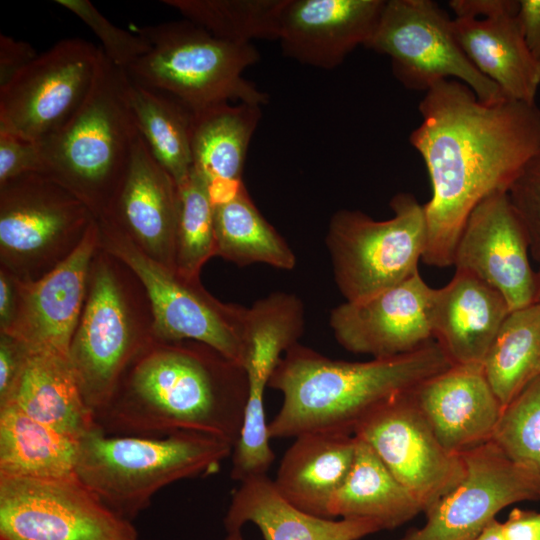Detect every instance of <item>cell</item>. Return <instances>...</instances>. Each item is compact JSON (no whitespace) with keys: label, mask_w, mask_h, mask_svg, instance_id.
I'll use <instances>...</instances> for the list:
<instances>
[{"label":"cell","mask_w":540,"mask_h":540,"mask_svg":"<svg viewBox=\"0 0 540 540\" xmlns=\"http://www.w3.org/2000/svg\"><path fill=\"white\" fill-rule=\"evenodd\" d=\"M57 4L75 14L100 39L106 57L116 67L125 70L150 50L148 41L113 25L88 0H55Z\"/></svg>","instance_id":"37"},{"label":"cell","mask_w":540,"mask_h":540,"mask_svg":"<svg viewBox=\"0 0 540 540\" xmlns=\"http://www.w3.org/2000/svg\"><path fill=\"white\" fill-rule=\"evenodd\" d=\"M38 55L28 42L0 34V87L6 85Z\"/></svg>","instance_id":"41"},{"label":"cell","mask_w":540,"mask_h":540,"mask_svg":"<svg viewBox=\"0 0 540 540\" xmlns=\"http://www.w3.org/2000/svg\"><path fill=\"white\" fill-rule=\"evenodd\" d=\"M224 540H244L242 530L228 531Z\"/></svg>","instance_id":"48"},{"label":"cell","mask_w":540,"mask_h":540,"mask_svg":"<svg viewBox=\"0 0 540 540\" xmlns=\"http://www.w3.org/2000/svg\"><path fill=\"white\" fill-rule=\"evenodd\" d=\"M79 439L41 423L13 404L0 406V476H74Z\"/></svg>","instance_id":"29"},{"label":"cell","mask_w":540,"mask_h":540,"mask_svg":"<svg viewBox=\"0 0 540 540\" xmlns=\"http://www.w3.org/2000/svg\"><path fill=\"white\" fill-rule=\"evenodd\" d=\"M411 393L374 412L354 436L373 449L426 514L462 480L465 466L461 455L439 442Z\"/></svg>","instance_id":"16"},{"label":"cell","mask_w":540,"mask_h":540,"mask_svg":"<svg viewBox=\"0 0 540 540\" xmlns=\"http://www.w3.org/2000/svg\"><path fill=\"white\" fill-rule=\"evenodd\" d=\"M449 6L455 18L484 19L518 10L514 0H452Z\"/></svg>","instance_id":"42"},{"label":"cell","mask_w":540,"mask_h":540,"mask_svg":"<svg viewBox=\"0 0 540 540\" xmlns=\"http://www.w3.org/2000/svg\"><path fill=\"white\" fill-rule=\"evenodd\" d=\"M127 95L140 136L156 161L179 186L193 168V112L172 96L141 86L129 78Z\"/></svg>","instance_id":"31"},{"label":"cell","mask_w":540,"mask_h":540,"mask_svg":"<svg viewBox=\"0 0 540 540\" xmlns=\"http://www.w3.org/2000/svg\"><path fill=\"white\" fill-rule=\"evenodd\" d=\"M247 394L243 367L208 345L154 341L129 365L95 422L111 435L157 437L189 431L234 447Z\"/></svg>","instance_id":"2"},{"label":"cell","mask_w":540,"mask_h":540,"mask_svg":"<svg viewBox=\"0 0 540 540\" xmlns=\"http://www.w3.org/2000/svg\"><path fill=\"white\" fill-rule=\"evenodd\" d=\"M356 448L354 435L301 434L284 453L274 485L293 506L329 518V507L351 470Z\"/></svg>","instance_id":"25"},{"label":"cell","mask_w":540,"mask_h":540,"mask_svg":"<svg viewBox=\"0 0 540 540\" xmlns=\"http://www.w3.org/2000/svg\"><path fill=\"white\" fill-rule=\"evenodd\" d=\"M213 208L216 256L240 267L262 263L280 270L295 268L294 251L246 188L234 200Z\"/></svg>","instance_id":"32"},{"label":"cell","mask_w":540,"mask_h":540,"mask_svg":"<svg viewBox=\"0 0 540 540\" xmlns=\"http://www.w3.org/2000/svg\"><path fill=\"white\" fill-rule=\"evenodd\" d=\"M491 441L540 477V375L503 408Z\"/></svg>","instance_id":"36"},{"label":"cell","mask_w":540,"mask_h":540,"mask_svg":"<svg viewBox=\"0 0 540 540\" xmlns=\"http://www.w3.org/2000/svg\"><path fill=\"white\" fill-rule=\"evenodd\" d=\"M178 189L176 272L187 280H199L204 264L216 256L214 208L207 182L193 170Z\"/></svg>","instance_id":"35"},{"label":"cell","mask_w":540,"mask_h":540,"mask_svg":"<svg viewBox=\"0 0 540 540\" xmlns=\"http://www.w3.org/2000/svg\"><path fill=\"white\" fill-rule=\"evenodd\" d=\"M178 215V185L139 135L127 174L103 217L114 221L148 257L176 271Z\"/></svg>","instance_id":"22"},{"label":"cell","mask_w":540,"mask_h":540,"mask_svg":"<svg viewBox=\"0 0 540 540\" xmlns=\"http://www.w3.org/2000/svg\"><path fill=\"white\" fill-rule=\"evenodd\" d=\"M530 242V251L540 257V148L525 163L507 190Z\"/></svg>","instance_id":"38"},{"label":"cell","mask_w":540,"mask_h":540,"mask_svg":"<svg viewBox=\"0 0 540 540\" xmlns=\"http://www.w3.org/2000/svg\"><path fill=\"white\" fill-rule=\"evenodd\" d=\"M411 396L442 446L456 455L491 441L503 411L482 364L451 365Z\"/></svg>","instance_id":"21"},{"label":"cell","mask_w":540,"mask_h":540,"mask_svg":"<svg viewBox=\"0 0 540 540\" xmlns=\"http://www.w3.org/2000/svg\"><path fill=\"white\" fill-rule=\"evenodd\" d=\"M365 47L388 56L394 76L410 90L426 92L454 78L484 103L508 99L472 65L455 37L453 19L432 0L386 1Z\"/></svg>","instance_id":"11"},{"label":"cell","mask_w":540,"mask_h":540,"mask_svg":"<svg viewBox=\"0 0 540 540\" xmlns=\"http://www.w3.org/2000/svg\"><path fill=\"white\" fill-rule=\"evenodd\" d=\"M134 31L150 50L124 70L131 81L172 96L192 112L231 101L268 103L267 93L243 76L260 58L252 43L219 39L186 19Z\"/></svg>","instance_id":"6"},{"label":"cell","mask_w":540,"mask_h":540,"mask_svg":"<svg viewBox=\"0 0 540 540\" xmlns=\"http://www.w3.org/2000/svg\"><path fill=\"white\" fill-rule=\"evenodd\" d=\"M30 351L16 338L0 333V405L11 396Z\"/></svg>","instance_id":"40"},{"label":"cell","mask_w":540,"mask_h":540,"mask_svg":"<svg viewBox=\"0 0 540 540\" xmlns=\"http://www.w3.org/2000/svg\"><path fill=\"white\" fill-rule=\"evenodd\" d=\"M127 83L125 71L101 48L87 97L65 125L38 143L42 174L82 200L96 218L110 211L140 135Z\"/></svg>","instance_id":"4"},{"label":"cell","mask_w":540,"mask_h":540,"mask_svg":"<svg viewBox=\"0 0 540 540\" xmlns=\"http://www.w3.org/2000/svg\"><path fill=\"white\" fill-rule=\"evenodd\" d=\"M304 327V304L293 293L274 292L247 307L241 366L248 394L241 432L231 455L233 480L265 475L275 459L264 394L280 359L299 343Z\"/></svg>","instance_id":"13"},{"label":"cell","mask_w":540,"mask_h":540,"mask_svg":"<svg viewBox=\"0 0 540 540\" xmlns=\"http://www.w3.org/2000/svg\"><path fill=\"white\" fill-rule=\"evenodd\" d=\"M421 512L417 500L373 449L357 438L353 465L333 497L329 518L366 519L377 523L381 530H392Z\"/></svg>","instance_id":"28"},{"label":"cell","mask_w":540,"mask_h":540,"mask_svg":"<svg viewBox=\"0 0 540 540\" xmlns=\"http://www.w3.org/2000/svg\"><path fill=\"white\" fill-rule=\"evenodd\" d=\"M482 365L503 408L540 375V302L510 311Z\"/></svg>","instance_id":"33"},{"label":"cell","mask_w":540,"mask_h":540,"mask_svg":"<svg viewBox=\"0 0 540 540\" xmlns=\"http://www.w3.org/2000/svg\"><path fill=\"white\" fill-rule=\"evenodd\" d=\"M99 249L97 218L74 251L36 280L18 279V305L6 333L30 352L68 357L87 295L90 267Z\"/></svg>","instance_id":"19"},{"label":"cell","mask_w":540,"mask_h":540,"mask_svg":"<svg viewBox=\"0 0 540 540\" xmlns=\"http://www.w3.org/2000/svg\"><path fill=\"white\" fill-rule=\"evenodd\" d=\"M18 305V279L7 269L0 270V332L12 324Z\"/></svg>","instance_id":"45"},{"label":"cell","mask_w":540,"mask_h":540,"mask_svg":"<svg viewBox=\"0 0 540 540\" xmlns=\"http://www.w3.org/2000/svg\"><path fill=\"white\" fill-rule=\"evenodd\" d=\"M99 248L124 264L149 302L159 342L196 341L242 363L247 307L223 303L199 280H187L143 253L110 218H97Z\"/></svg>","instance_id":"9"},{"label":"cell","mask_w":540,"mask_h":540,"mask_svg":"<svg viewBox=\"0 0 540 540\" xmlns=\"http://www.w3.org/2000/svg\"><path fill=\"white\" fill-rule=\"evenodd\" d=\"M509 313L497 290L466 271L456 270L448 284L435 289L433 339L452 365L483 364Z\"/></svg>","instance_id":"23"},{"label":"cell","mask_w":540,"mask_h":540,"mask_svg":"<svg viewBox=\"0 0 540 540\" xmlns=\"http://www.w3.org/2000/svg\"><path fill=\"white\" fill-rule=\"evenodd\" d=\"M42 172L39 144L0 130V185L25 174Z\"/></svg>","instance_id":"39"},{"label":"cell","mask_w":540,"mask_h":540,"mask_svg":"<svg viewBox=\"0 0 540 540\" xmlns=\"http://www.w3.org/2000/svg\"><path fill=\"white\" fill-rule=\"evenodd\" d=\"M421 123L409 137L425 162L432 186L424 204V263L453 265L463 227L487 196L508 190L540 148V108L504 99L487 104L464 83L444 80L425 92Z\"/></svg>","instance_id":"1"},{"label":"cell","mask_w":540,"mask_h":540,"mask_svg":"<svg viewBox=\"0 0 540 540\" xmlns=\"http://www.w3.org/2000/svg\"><path fill=\"white\" fill-rule=\"evenodd\" d=\"M262 106L220 103L193 112L192 170L207 183L214 179H242L252 136Z\"/></svg>","instance_id":"30"},{"label":"cell","mask_w":540,"mask_h":540,"mask_svg":"<svg viewBox=\"0 0 540 540\" xmlns=\"http://www.w3.org/2000/svg\"><path fill=\"white\" fill-rule=\"evenodd\" d=\"M287 0H163L186 20L233 43L278 40Z\"/></svg>","instance_id":"34"},{"label":"cell","mask_w":540,"mask_h":540,"mask_svg":"<svg viewBox=\"0 0 540 540\" xmlns=\"http://www.w3.org/2000/svg\"><path fill=\"white\" fill-rule=\"evenodd\" d=\"M517 11L484 19L454 18L453 29L472 65L506 98L536 103L540 64L525 42Z\"/></svg>","instance_id":"26"},{"label":"cell","mask_w":540,"mask_h":540,"mask_svg":"<svg viewBox=\"0 0 540 540\" xmlns=\"http://www.w3.org/2000/svg\"><path fill=\"white\" fill-rule=\"evenodd\" d=\"M254 524L264 540H359L381 530L366 519L318 517L285 500L272 479L259 475L240 482L224 517L226 531Z\"/></svg>","instance_id":"24"},{"label":"cell","mask_w":540,"mask_h":540,"mask_svg":"<svg viewBox=\"0 0 540 540\" xmlns=\"http://www.w3.org/2000/svg\"><path fill=\"white\" fill-rule=\"evenodd\" d=\"M529 249L528 235L507 192L497 191L470 213L453 265L497 290L513 311L536 302V272L530 265Z\"/></svg>","instance_id":"18"},{"label":"cell","mask_w":540,"mask_h":540,"mask_svg":"<svg viewBox=\"0 0 540 540\" xmlns=\"http://www.w3.org/2000/svg\"><path fill=\"white\" fill-rule=\"evenodd\" d=\"M101 48L60 40L0 87V130L40 143L79 109L94 81Z\"/></svg>","instance_id":"14"},{"label":"cell","mask_w":540,"mask_h":540,"mask_svg":"<svg viewBox=\"0 0 540 540\" xmlns=\"http://www.w3.org/2000/svg\"><path fill=\"white\" fill-rule=\"evenodd\" d=\"M385 0H287L278 40L283 53L320 69H334L373 35Z\"/></svg>","instance_id":"20"},{"label":"cell","mask_w":540,"mask_h":540,"mask_svg":"<svg viewBox=\"0 0 540 540\" xmlns=\"http://www.w3.org/2000/svg\"><path fill=\"white\" fill-rule=\"evenodd\" d=\"M0 540H139V534L76 475L0 476Z\"/></svg>","instance_id":"12"},{"label":"cell","mask_w":540,"mask_h":540,"mask_svg":"<svg viewBox=\"0 0 540 540\" xmlns=\"http://www.w3.org/2000/svg\"><path fill=\"white\" fill-rule=\"evenodd\" d=\"M539 263V269L536 272V281H537V294H536V302H540V257L538 258Z\"/></svg>","instance_id":"49"},{"label":"cell","mask_w":540,"mask_h":540,"mask_svg":"<svg viewBox=\"0 0 540 540\" xmlns=\"http://www.w3.org/2000/svg\"><path fill=\"white\" fill-rule=\"evenodd\" d=\"M462 480L398 540H471L505 507L540 500V477L489 441L461 454Z\"/></svg>","instance_id":"15"},{"label":"cell","mask_w":540,"mask_h":540,"mask_svg":"<svg viewBox=\"0 0 540 540\" xmlns=\"http://www.w3.org/2000/svg\"><path fill=\"white\" fill-rule=\"evenodd\" d=\"M435 289L419 271L358 302L333 308L329 326L336 341L354 354L388 358L412 352L433 339Z\"/></svg>","instance_id":"17"},{"label":"cell","mask_w":540,"mask_h":540,"mask_svg":"<svg viewBox=\"0 0 540 540\" xmlns=\"http://www.w3.org/2000/svg\"><path fill=\"white\" fill-rule=\"evenodd\" d=\"M245 188L242 179H214L207 183V193L213 207L234 200Z\"/></svg>","instance_id":"46"},{"label":"cell","mask_w":540,"mask_h":540,"mask_svg":"<svg viewBox=\"0 0 540 540\" xmlns=\"http://www.w3.org/2000/svg\"><path fill=\"white\" fill-rule=\"evenodd\" d=\"M96 219L48 176L30 173L0 185L1 267L36 280L66 259Z\"/></svg>","instance_id":"10"},{"label":"cell","mask_w":540,"mask_h":540,"mask_svg":"<svg viewBox=\"0 0 540 540\" xmlns=\"http://www.w3.org/2000/svg\"><path fill=\"white\" fill-rule=\"evenodd\" d=\"M6 404L77 439L96 425L68 357L55 353H29Z\"/></svg>","instance_id":"27"},{"label":"cell","mask_w":540,"mask_h":540,"mask_svg":"<svg viewBox=\"0 0 540 540\" xmlns=\"http://www.w3.org/2000/svg\"><path fill=\"white\" fill-rule=\"evenodd\" d=\"M471 540H506L502 523L496 518L490 521L487 526Z\"/></svg>","instance_id":"47"},{"label":"cell","mask_w":540,"mask_h":540,"mask_svg":"<svg viewBox=\"0 0 540 540\" xmlns=\"http://www.w3.org/2000/svg\"><path fill=\"white\" fill-rule=\"evenodd\" d=\"M232 451L230 443L198 432L111 435L96 424L79 439L75 474L108 507L132 521L159 490L213 474Z\"/></svg>","instance_id":"5"},{"label":"cell","mask_w":540,"mask_h":540,"mask_svg":"<svg viewBox=\"0 0 540 540\" xmlns=\"http://www.w3.org/2000/svg\"><path fill=\"white\" fill-rule=\"evenodd\" d=\"M390 207L387 220L349 209L330 219L325 243L346 302L369 298L418 271L428 236L424 205L410 193H398Z\"/></svg>","instance_id":"8"},{"label":"cell","mask_w":540,"mask_h":540,"mask_svg":"<svg viewBox=\"0 0 540 540\" xmlns=\"http://www.w3.org/2000/svg\"><path fill=\"white\" fill-rule=\"evenodd\" d=\"M502 527L506 540H540V512L513 508Z\"/></svg>","instance_id":"43"},{"label":"cell","mask_w":540,"mask_h":540,"mask_svg":"<svg viewBox=\"0 0 540 540\" xmlns=\"http://www.w3.org/2000/svg\"><path fill=\"white\" fill-rule=\"evenodd\" d=\"M451 365L433 340L406 354L364 362L332 359L297 343L284 353L269 381L268 388L283 398L268 423L269 436L354 435L378 409Z\"/></svg>","instance_id":"3"},{"label":"cell","mask_w":540,"mask_h":540,"mask_svg":"<svg viewBox=\"0 0 540 540\" xmlns=\"http://www.w3.org/2000/svg\"><path fill=\"white\" fill-rule=\"evenodd\" d=\"M517 18L528 48L540 64V0H519Z\"/></svg>","instance_id":"44"},{"label":"cell","mask_w":540,"mask_h":540,"mask_svg":"<svg viewBox=\"0 0 540 540\" xmlns=\"http://www.w3.org/2000/svg\"><path fill=\"white\" fill-rule=\"evenodd\" d=\"M120 265L100 248L96 252L69 347V362L94 418L108 404L132 361L156 341L152 323L144 324Z\"/></svg>","instance_id":"7"}]
</instances>
